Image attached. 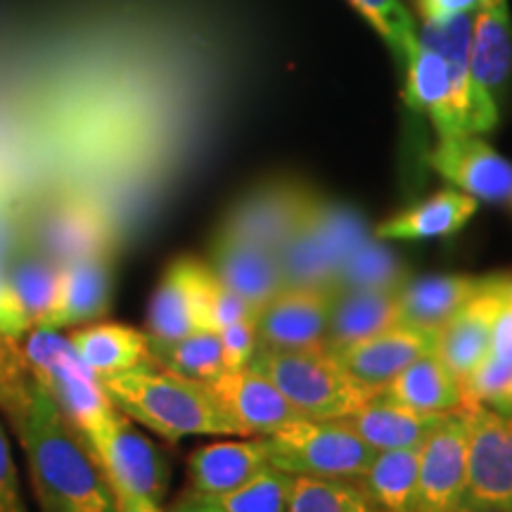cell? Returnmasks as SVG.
I'll return each mask as SVG.
<instances>
[{
	"instance_id": "cell-1",
	"label": "cell",
	"mask_w": 512,
	"mask_h": 512,
	"mask_svg": "<svg viewBox=\"0 0 512 512\" xmlns=\"http://www.w3.org/2000/svg\"><path fill=\"white\" fill-rule=\"evenodd\" d=\"M8 418L15 422L38 510L117 512L114 491L88 439L29 375Z\"/></svg>"
},
{
	"instance_id": "cell-2",
	"label": "cell",
	"mask_w": 512,
	"mask_h": 512,
	"mask_svg": "<svg viewBox=\"0 0 512 512\" xmlns=\"http://www.w3.org/2000/svg\"><path fill=\"white\" fill-rule=\"evenodd\" d=\"M472 22L475 15L425 19L418 31V53L403 67V102L413 112L427 114L439 138L484 136L498 124L472 93Z\"/></svg>"
},
{
	"instance_id": "cell-3",
	"label": "cell",
	"mask_w": 512,
	"mask_h": 512,
	"mask_svg": "<svg viewBox=\"0 0 512 512\" xmlns=\"http://www.w3.org/2000/svg\"><path fill=\"white\" fill-rule=\"evenodd\" d=\"M112 406L166 441L185 437H245L200 380L147 363L100 380Z\"/></svg>"
},
{
	"instance_id": "cell-4",
	"label": "cell",
	"mask_w": 512,
	"mask_h": 512,
	"mask_svg": "<svg viewBox=\"0 0 512 512\" xmlns=\"http://www.w3.org/2000/svg\"><path fill=\"white\" fill-rule=\"evenodd\" d=\"M249 368L266 375L302 418L344 420L380 394L328 347L256 349Z\"/></svg>"
},
{
	"instance_id": "cell-5",
	"label": "cell",
	"mask_w": 512,
	"mask_h": 512,
	"mask_svg": "<svg viewBox=\"0 0 512 512\" xmlns=\"http://www.w3.org/2000/svg\"><path fill=\"white\" fill-rule=\"evenodd\" d=\"M24 373L50 394L83 437L98 430L117 411L100 377L86 366L69 335L53 328H31L17 339Z\"/></svg>"
},
{
	"instance_id": "cell-6",
	"label": "cell",
	"mask_w": 512,
	"mask_h": 512,
	"mask_svg": "<svg viewBox=\"0 0 512 512\" xmlns=\"http://www.w3.org/2000/svg\"><path fill=\"white\" fill-rule=\"evenodd\" d=\"M261 441L268 463L292 477L358 479L377 453L342 420L294 418Z\"/></svg>"
},
{
	"instance_id": "cell-7",
	"label": "cell",
	"mask_w": 512,
	"mask_h": 512,
	"mask_svg": "<svg viewBox=\"0 0 512 512\" xmlns=\"http://www.w3.org/2000/svg\"><path fill=\"white\" fill-rule=\"evenodd\" d=\"M373 238L358 211L320 200L311 219L278 252L287 285H330L342 261Z\"/></svg>"
},
{
	"instance_id": "cell-8",
	"label": "cell",
	"mask_w": 512,
	"mask_h": 512,
	"mask_svg": "<svg viewBox=\"0 0 512 512\" xmlns=\"http://www.w3.org/2000/svg\"><path fill=\"white\" fill-rule=\"evenodd\" d=\"M467 408V465L460 512H512V418L486 403Z\"/></svg>"
},
{
	"instance_id": "cell-9",
	"label": "cell",
	"mask_w": 512,
	"mask_h": 512,
	"mask_svg": "<svg viewBox=\"0 0 512 512\" xmlns=\"http://www.w3.org/2000/svg\"><path fill=\"white\" fill-rule=\"evenodd\" d=\"M86 439L112 491H124L152 503L164 501L171 482L169 460L155 441L133 425L131 418L114 411Z\"/></svg>"
},
{
	"instance_id": "cell-10",
	"label": "cell",
	"mask_w": 512,
	"mask_h": 512,
	"mask_svg": "<svg viewBox=\"0 0 512 512\" xmlns=\"http://www.w3.org/2000/svg\"><path fill=\"white\" fill-rule=\"evenodd\" d=\"M320 200L323 197L306 183H266L233 204L216 235L278 254L311 219Z\"/></svg>"
},
{
	"instance_id": "cell-11",
	"label": "cell",
	"mask_w": 512,
	"mask_h": 512,
	"mask_svg": "<svg viewBox=\"0 0 512 512\" xmlns=\"http://www.w3.org/2000/svg\"><path fill=\"white\" fill-rule=\"evenodd\" d=\"M467 465V408L441 415L418 448L415 512H460Z\"/></svg>"
},
{
	"instance_id": "cell-12",
	"label": "cell",
	"mask_w": 512,
	"mask_h": 512,
	"mask_svg": "<svg viewBox=\"0 0 512 512\" xmlns=\"http://www.w3.org/2000/svg\"><path fill=\"white\" fill-rule=\"evenodd\" d=\"M337 290L330 285H287L256 316L259 349L325 347Z\"/></svg>"
},
{
	"instance_id": "cell-13",
	"label": "cell",
	"mask_w": 512,
	"mask_h": 512,
	"mask_svg": "<svg viewBox=\"0 0 512 512\" xmlns=\"http://www.w3.org/2000/svg\"><path fill=\"white\" fill-rule=\"evenodd\" d=\"M427 162L453 188L512 214V162L482 136L439 138Z\"/></svg>"
},
{
	"instance_id": "cell-14",
	"label": "cell",
	"mask_w": 512,
	"mask_h": 512,
	"mask_svg": "<svg viewBox=\"0 0 512 512\" xmlns=\"http://www.w3.org/2000/svg\"><path fill=\"white\" fill-rule=\"evenodd\" d=\"M505 283L508 275H491V283L434 332L432 351L458 377L460 384L489 354L494 323L505 304Z\"/></svg>"
},
{
	"instance_id": "cell-15",
	"label": "cell",
	"mask_w": 512,
	"mask_h": 512,
	"mask_svg": "<svg viewBox=\"0 0 512 512\" xmlns=\"http://www.w3.org/2000/svg\"><path fill=\"white\" fill-rule=\"evenodd\" d=\"M207 278V261L192 256L171 261L152 294L147 311V337L155 342H174L204 330Z\"/></svg>"
},
{
	"instance_id": "cell-16",
	"label": "cell",
	"mask_w": 512,
	"mask_h": 512,
	"mask_svg": "<svg viewBox=\"0 0 512 512\" xmlns=\"http://www.w3.org/2000/svg\"><path fill=\"white\" fill-rule=\"evenodd\" d=\"M512 79V19L508 0H484L470 41V83L479 107L498 119V102Z\"/></svg>"
},
{
	"instance_id": "cell-17",
	"label": "cell",
	"mask_w": 512,
	"mask_h": 512,
	"mask_svg": "<svg viewBox=\"0 0 512 512\" xmlns=\"http://www.w3.org/2000/svg\"><path fill=\"white\" fill-rule=\"evenodd\" d=\"M204 384L245 437H264L285 422L302 418L266 375L249 366L226 370Z\"/></svg>"
},
{
	"instance_id": "cell-18",
	"label": "cell",
	"mask_w": 512,
	"mask_h": 512,
	"mask_svg": "<svg viewBox=\"0 0 512 512\" xmlns=\"http://www.w3.org/2000/svg\"><path fill=\"white\" fill-rule=\"evenodd\" d=\"M207 266L223 285L240 294L256 313L287 287L278 254L271 249L249 245V242L216 235L211 242Z\"/></svg>"
},
{
	"instance_id": "cell-19",
	"label": "cell",
	"mask_w": 512,
	"mask_h": 512,
	"mask_svg": "<svg viewBox=\"0 0 512 512\" xmlns=\"http://www.w3.org/2000/svg\"><path fill=\"white\" fill-rule=\"evenodd\" d=\"M112 275L105 252L79 256L62 264L60 292L41 328H81L102 318L110 309Z\"/></svg>"
},
{
	"instance_id": "cell-20",
	"label": "cell",
	"mask_w": 512,
	"mask_h": 512,
	"mask_svg": "<svg viewBox=\"0 0 512 512\" xmlns=\"http://www.w3.org/2000/svg\"><path fill=\"white\" fill-rule=\"evenodd\" d=\"M432 349L434 332L396 323L392 328L337 351V356L358 380L382 392L403 368L411 366L415 358L430 354Z\"/></svg>"
},
{
	"instance_id": "cell-21",
	"label": "cell",
	"mask_w": 512,
	"mask_h": 512,
	"mask_svg": "<svg viewBox=\"0 0 512 512\" xmlns=\"http://www.w3.org/2000/svg\"><path fill=\"white\" fill-rule=\"evenodd\" d=\"M491 283V275H425L399 287V320L411 328L437 332L460 306Z\"/></svg>"
},
{
	"instance_id": "cell-22",
	"label": "cell",
	"mask_w": 512,
	"mask_h": 512,
	"mask_svg": "<svg viewBox=\"0 0 512 512\" xmlns=\"http://www.w3.org/2000/svg\"><path fill=\"white\" fill-rule=\"evenodd\" d=\"M479 202L458 188H444L425 202L403 209L392 219L377 223L373 238L382 242H415L456 235L477 214Z\"/></svg>"
},
{
	"instance_id": "cell-23",
	"label": "cell",
	"mask_w": 512,
	"mask_h": 512,
	"mask_svg": "<svg viewBox=\"0 0 512 512\" xmlns=\"http://www.w3.org/2000/svg\"><path fill=\"white\" fill-rule=\"evenodd\" d=\"M264 465H268V456L261 437L204 444L188 456L190 491L209 498L228 494L254 477Z\"/></svg>"
},
{
	"instance_id": "cell-24",
	"label": "cell",
	"mask_w": 512,
	"mask_h": 512,
	"mask_svg": "<svg viewBox=\"0 0 512 512\" xmlns=\"http://www.w3.org/2000/svg\"><path fill=\"white\" fill-rule=\"evenodd\" d=\"M441 415L444 413L413 411L387 392H380L342 422L375 451H394V448H420Z\"/></svg>"
},
{
	"instance_id": "cell-25",
	"label": "cell",
	"mask_w": 512,
	"mask_h": 512,
	"mask_svg": "<svg viewBox=\"0 0 512 512\" xmlns=\"http://www.w3.org/2000/svg\"><path fill=\"white\" fill-rule=\"evenodd\" d=\"M74 349L100 380L155 363L147 332L121 323H88L69 332Z\"/></svg>"
},
{
	"instance_id": "cell-26",
	"label": "cell",
	"mask_w": 512,
	"mask_h": 512,
	"mask_svg": "<svg viewBox=\"0 0 512 512\" xmlns=\"http://www.w3.org/2000/svg\"><path fill=\"white\" fill-rule=\"evenodd\" d=\"M396 323H401L399 290H339L330 311L325 347L342 351Z\"/></svg>"
},
{
	"instance_id": "cell-27",
	"label": "cell",
	"mask_w": 512,
	"mask_h": 512,
	"mask_svg": "<svg viewBox=\"0 0 512 512\" xmlns=\"http://www.w3.org/2000/svg\"><path fill=\"white\" fill-rule=\"evenodd\" d=\"M382 392L420 413H448L463 406L460 380L434 351L415 358Z\"/></svg>"
},
{
	"instance_id": "cell-28",
	"label": "cell",
	"mask_w": 512,
	"mask_h": 512,
	"mask_svg": "<svg viewBox=\"0 0 512 512\" xmlns=\"http://www.w3.org/2000/svg\"><path fill=\"white\" fill-rule=\"evenodd\" d=\"M382 512H415L418 505V448L377 451L373 463L358 477Z\"/></svg>"
},
{
	"instance_id": "cell-29",
	"label": "cell",
	"mask_w": 512,
	"mask_h": 512,
	"mask_svg": "<svg viewBox=\"0 0 512 512\" xmlns=\"http://www.w3.org/2000/svg\"><path fill=\"white\" fill-rule=\"evenodd\" d=\"M5 278L31 328L43 323L60 292L62 264L46 252H19L5 266Z\"/></svg>"
},
{
	"instance_id": "cell-30",
	"label": "cell",
	"mask_w": 512,
	"mask_h": 512,
	"mask_svg": "<svg viewBox=\"0 0 512 512\" xmlns=\"http://www.w3.org/2000/svg\"><path fill=\"white\" fill-rule=\"evenodd\" d=\"M408 280V271L403 268L392 249L382 240L370 238L356 247L342 266L337 268L332 287L335 290H399Z\"/></svg>"
},
{
	"instance_id": "cell-31",
	"label": "cell",
	"mask_w": 512,
	"mask_h": 512,
	"mask_svg": "<svg viewBox=\"0 0 512 512\" xmlns=\"http://www.w3.org/2000/svg\"><path fill=\"white\" fill-rule=\"evenodd\" d=\"M152 358L159 366L174 370L190 380L209 382L221 373L223 368V347L219 332L197 330L188 337L174 339V342H155L150 339Z\"/></svg>"
},
{
	"instance_id": "cell-32",
	"label": "cell",
	"mask_w": 512,
	"mask_h": 512,
	"mask_svg": "<svg viewBox=\"0 0 512 512\" xmlns=\"http://www.w3.org/2000/svg\"><path fill=\"white\" fill-rule=\"evenodd\" d=\"M287 512H382L358 479L292 477Z\"/></svg>"
},
{
	"instance_id": "cell-33",
	"label": "cell",
	"mask_w": 512,
	"mask_h": 512,
	"mask_svg": "<svg viewBox=\"0 0 512 512\" xmlns=\"http://www.w3.org/2000/svg\"><path fill=\"white\" fill-rule=\"evenodd\" d=\"M292 475L275 465H264L254 477H249L238 489L221 496H204L226 512H287Z\"/></svg>"
},
{
	"instance_id": "cell-34",
	"label": "cell",
	"mask_w": 512,
	"mask_h": 512,
	"mask_svg": "<svg viewBox=\"0 0 512 512\" xmlns=\"http://www.w3.org/2000/svg\"><path fill=\"white\" fill-rule=\"evenodd\" d=\"M50 240L57 252L64 254L62 264L79 259V256L100 254L105 245V228H102L100 214L83 204L64 207L50 221Z\"/></svg>"
},
{
	"instance_id": "cell-35",
	"label": "cell",
	"mask_w": 512,
	"mask_h": 512,
	"mask_svg": "<svg viewBox=\"0 0 512 512\" xmlns=\"http://www.w3.org/2000/svg\"><path fill=\"white\" fill-rule=\"evenodd\" d=\"M368 19L370 27L384 38L392 55L406 67L418 53V29L399 0H349Z\"/></svg>"
},
{
	"instance_id": "cell-36",
	"label": "cell",
	"mask_w": 512,
	"mask_h": 512,
	"mask_svg": "<svg viewBox=\"0 0 512 512\" xmlns=\"http://www.w3.org/2000/svg\"><path fill=\"white\" fill-rule=\"evenodd\" d=\"M256 316H259V313H256L240 294H235L230 287L223 285L209 268L207 290H204V330L221 332L223 328H228V325L238 323V320Z\"/></svg>"
},
{
	"instance_id": "cell-37",
	"label": "cell",
	"mask_w": 512,
	"mask_h": 512,
	"mask_svg": "<svg viewBox=\"0 0 512 512\" xmlns=\"http://www.w3.org/2000/svg\"><path fill=\"white\" fill-rule=\"evenodd\" d=\"M219 337L223 347V368H247L252 356L256 354V349H259V339H256V318H245L228 325V328H223L219 332Z\"/></svg>"
},
{
	"instance_id": "cell-38",
	"label": "cell",
	"mask_w": 512,
	"mask_h": 512,
	"mask_svg": "<svg viewBox=\"0 0 512 512\" xmlns=\"http://www.w3.org/2000/svg\"><path fill=\"white\" fill-rule=\"evenodd\" d=\"M0 512H29L22 496V486H19L15 453H12L3 425H0Z\"/></svg>"
},
{
	"instance_id": "cell-39",
	"label": "cell",
	"mask_w": 512,
	"mask_h": 512,
	"mask_svg": "<svg viewBox=\"0 0 512 512\" xmlns=\"http://www.w3.org/2000/svg\"><path fill=\"white\" fill-rule=\"evenodd\" d=\"M29 330L31 323L10 290L8 278H5V266L0 264V335L8 339H19Z\"/></svg>"
},
{
	"instance_id": "cell-40",
	"label": "cell",
	"mask_w": 512,
	"mask_h": 512,
	"mask_svg": "<svg viewBox=\"0 0 512 512\" xmlns=\"http://www.w3.org/2000/svg\"><path fill=\"white\" fill-rule=\"evenodd\" d=\"M486 356L512 368V302L508 299V292H505V304L498 311L494 335H491V349Z\"/></svg>"
},
{
	"instance_id": "cell-41",
	"label": "cell",
	"mask_w": 512,
	"mask_h": 512,
	"mask_svg": "<svg viewBox=\"0 0 512 512\" xmlns=\"http://www.w3.org/2000/svg\"><path fill=\"white\" fill-rule=\"evenodd\" d=\"M484 0H420L425 19H451L458 15H475Z\"/></svg>"
},
{
	"instance_id": "cell-42",
	"label": "cell",
	"mask_w": 512,
	"mask_h": 512,
	"mask_svg": "<svg viewBox=\"0 0 512 512\" xmlns=\"http://www.w3.org/2000/svg\"><path fill=\"white\" fill-rule=\"evenodd\" d=\"M114 505H117V512H164L159 508V503H152L140 496L124 494V491H114Z\"/></svg>"
},
{
	"instance_id": "cell-43",
	"label": "cell",
	"mask_w": 512,
	"mask_h": 512,
	"mask_svg": "<svg viewBox=\"0 0 512 512\" xmlns=\"http://www.w3.org/2000/svg\"><path fill=\"white\" fill-rule=\"evenodd\" d=\"M169 512H226V510H221L219 505L211 503L209 498L190 491V494H183L181 498H178L176 505Z\"/></svg>"
},
{
	"instance_id": "cell-44",
	"label": "cell",
	"mask_w": 512,
	"mask_h": 512,
	"mask_svg": "<svg viewBox=\"0 0 512 512\" xmlns=\"http://www.w3.org/2000/svg\"><path fill=\"white\" fill-rule=\"evenodd\" d=\"M486 406H491L494 411L505 415V418H512V377H510V382L503 387V392L494 396V399L486 403Z\"/></svg>"
},
{
	"instance_id": "cell-45",
	"label": "cell",
	"mask_w": 512,
	"mask_h": 512,
	"mask_svg": "<svg viewBox=\"0 0 512 512\" xmlns=\"http://www.w3.org/2000/svg\"><path fill=\"white\" fill-rule=\"evenodd\" d=\"M8 406H10V399H8V392H5V387H3V382H0V408H5V411H8Z\"/></svg>"
},
{
	"instance_id": "cell-46",
	"label": "cell",
	"mask_w": 512,
	"mask_h": 512,
	"mask_svg": "<svg viewBox=\"0 0 512 512\" xmlns=\"http://www.w3.org/2000/svg\"><path fill=\"white\" fill-rule=\"evenodd\" d=\"M505 292H508V299L512 302V275H508V283H505Z\"/></svg>"
}]
</instances>
